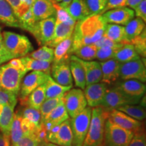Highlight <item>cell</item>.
I'll return each mask as SVG.
<instances>
[{"label": "cell", "instance_id": "cell-1", "mask_svg": "<svg viewBox=\"0 0 146 146\" xmlns=\"http://www.w3.org/2000/svg\"><path fill=\"white\" fill-rule=\"evenodd\" d=\"M106 25L101 14H93L76 22L72 33L71 54L83 45L98 41L104 34Z\"/></svg>", "mask_w": 146, "mask_h": 146}, {"label": "cell", "instance_id": "cell-2", "mask_svg": "<svg viewBox=\"0 0 146 146\" xmlns=\"http://www.w3.org/2000/svg\"><path fill=\"white\" fill-rule=\"evenodd\" d=\"M27 71L21 58H14L0 66V87L18 96L23 77Z\"/></svg>", "mask_w": 146, "mask_h": 146}, {"label": "cell", "instance_id": "cell-3", "mask_svg": "<svg viewBox=\"0 0 146 146\" xmlns=\"http://www.w3.org/2000/svg\"><path fill=\"white\" fill-rule=\"evenodd\" d=\"M108 112L103 108H93L90 123L83 146H103L106 120Z\"/></svg>", "mask_w": 146, "mask_h": 146}, {"label": "cell", "instance_id": "cell-4", "mask_svg": "<svg viewBox=\"0 0 146 146\" xmlns=\"http://www.w3.org/2000/svg\"><path fill=\"white\" fill-rule=\"evenodd\" d=\"M5 49L14 58L26 56L33 50V47L26 36L10 31L2 33Z\"/></svg>", "mask_w": 146, "mask_h": 146}, {"label": "cell", "instance_id": "cell-5", "mask_svg": "<svg viewBox=\"0 0 146 146\" xmlns=\"http://www.w3.org/2000/svg\"><path fill=\"white\" fill-rule=\"evenodd\" d=\"M135 133L115 125L107 118L105 123L103 146H127Z\"/></svg>", "mask_w": 146, "mask_h": 146}, {"label": "cell", "instance_id": "cell-6", "mask_svg": "<svg viewBox=\"0 0 146 146\" xmlns=\"http://www.w3.org/2000/svg\"><path fill=\"white\" fill-rule=\"evenodd\" d=\"M92 108L86 107L75 117L70 119L72 133V146H83L88 131Z\"/></svg>", "mask_w": 146, "mask_h": 146}, {"label": "cell", "instance_id": "cell-7", "mask_svg": "<svg viewBox=\"0 0 146 146\" xmlns=\"http://www.w3.org/2000/svg\"><path fill=\"white\" fill-rule=\"evenodd\" d=\"M141 98H134L125 94L116 87L110 89H107L103 102L100 106L107 112L113 110H117L118 108L125 105H135L140 102Z\"/></svg>", "mask_w": 146, "mask_h": 146}, {"label": "cell", "instance_id": "cell-8", "mask_svg": "<svg viewBox=\"0 0 146 146\" xmlns=\"http://www.w3.org/2000/svg\"><path fill=\"white\" fill-rule=\"evenodd\" d=\"M62 101L69 117H75L87 107V103L81 89H72L65 93Z\"/></svg>", "mask_w": 146, "mask_h": 146}, {"label": "cell", "instance_id": "cell-9", "mask_svg": "<svg viewBox=\"0 0 146 146\" xmlns=\"http://www.w3.org/2000/svg\"><path fill=\"white\" fill-rule=\"evenodd\" d=\"M119 76L123 80L136 79L145 83L146 68L143 58L120 64Z\"/></svg>", "mask_w": 146, "mask_h": 146}, {"label": "cell", "instance_id": "cell-10", "mask_svg": "<svg viewBox=\"0 0 146 146\" xmlns=\"http://www.w3.org/2000/svg\"><path fill=\"white\" fill-rule=\"evenodd\" d=\"M56 15L36 22L29 31L35 36L39 45H46L52 39L54 35Z\"/></svg>", "mask_w": 146, "mask_h": 146}, {"label": "cell", "instance_id": "cell-11", "mask_svg": "<svg viewBox=\"0 0 146 146\" xmlns=\"http://www.w3.org/2000/svg\"><path fill=\"white\" fill-rule=\"evenodd\" d=\"M46 141L61 146H72V133L70 118L47 131Z\"/></svg>", "mask_w": 146, "mask_h": 146}, {"label": "cell", "instance_id": "cell-12", "mask_svg": "<svg viewBox=\"0 0 146 146\" xmlns=\"http://www.w3.org/2000/svg\"><path fill=\"white\" fill-rule=\"evenodd\" d=\"M50 74L41 71H32L22 81L19 91V98L22 104H24L29 95L39 85L45 83Z\"/></svg>", "mask_w": 146, "mask_h": 146}, {"label": "cell", "instance_id": "cell-13", "mask_svg": "<svg viewBox=\"0 0 146 146\" xmlns=\"http://www.w3.org/2000/svg\"><path fill=\"white\" fill-rule=\"evenodd\" d=\"M101 15L106 23L125 26L134 18L135 12L133 9L127 6H123L111 9Z\"/></svg>", "mask_w": 146, "mask_h": 146}, {"label": "cell", "instance_id": "cell-14", "mask_svg": "<svg viewBox=\"0 0 146 146\" xmlns=\"http://www.w3.org/2000/svg\"><path fill=\"white\" fill-rule=\"evenodd\" d=\"M108 118L118 127L132 131L134 133L141 131L143 127V124L141 121L131 117L118 110H113L109 112Z\"/></svg>", "mask_w": 146, "mask_h": 146}, {"label": "cell", "instance_id": "cell-15", "mask_svg": "<svg viewBox=\"0 0 146 146\" xmlns=\"http://www.w3.org/2000/svg\"><path fill=\"white\" fill-rule=\"evenodd\" d=\"M84 91L87 105L91 108L100 106L107 91L106 84L97 83L86 85Z\"/></svg>", "mask_w": 146, "mask_h": 146}, {"label": "cell", "instance_id": "cell-16", "mask_svg": "<svg viewBox=\"0 0 146 146\" xmlns=\"http://www.w3.org/2000/svg\"><path fill=\"white\" fill-rule=\"evenodd\" d=\"M69 115L67 112L65 106L62 99L57 106L52 110V111L41 121L47 132L53 128L57 127L62 123L66 120L68 119Z\"/></svg>", "mask_w": 146, "mask_h": 146}, {"label": "cell", "instance_id": "cell-17", "mask_svg": "<svg viewBox=\"0 0 146 146\" xmlns=\"http://www.w3.org/2000/svg\"><path fill=\"white\" fill-rule=\"evenodd\" d=\"M69 62H63L58 64H53L51 68L50 74L55 81L63 86L72 85V76L71 74Z\"/></svg>", "mask_w": 146, "mask_h": 146}, {"label": "cell", "instance_id": "cell-18", "mask_svg": "<svg viewBox=\"0 0 146 146\" xmlns=\"http://www.w3.org/2000/svg\"><path fill=\"white\" fill-rule=\"evenodd\" d=\"M31 8L36 22L55 16L56 13L54 3L50 0H34Z\"/></svg>", "mask_w": 146, "mask_h": 146}, {"label": "cell", "instance_id": "cell-19", "mask_svg": "<svg viewBox=\"0 0 146 146\" xmlns=\"http://www.w3.org/2000/svg\"><path fill=\"white\" fill-rule=\"evenodd\" d=\"M83 67L86 78V85L102 81V69L100 62L91 60H83L76 57Z\"/></svg>", "mask_w": 146, "mask_h": 146}, {"label": "cell", "instance_id": "cell-20", "mask_svg": "<svg viewBox=\"0 0 146 146\" xmlns=\"http://www.w3.org/2000/svg\"><path fill=\"white\" fill-rule=\"evenodd\" d=\"M120 64L117 60L110 59L100 62L102 69V81L106 84H111L119 76Z\"/></svg>", "mask_w": 146, "mask_h": 146}, {"label": "cell", "instance_id": "cell-21", "mask_svg": "<svg viewBox=\"0 0 146 146\" xmlns=\"http://www.w3.org/2000/svg\"><path fill=\"white\" fill-rule=\"evenodd\" d=\"M74 28L73 25L63 23L56 18L54 35L51 41L46 45L52 48L55 47L60 42L72 35Z\"/></svg>", "mask_w": 146, "mask_h": 146}, {"label": "cell", "instance_id": "cell-22", "mask_svg": "<svg viewBox=\"0 0 146 146\" xmlns=\"http://www.w3.org/2000/svg\"><path fill=\"white\" fill-rule=\"evenodd\" d=\"M117 88L128 96L141 98L145 93V85L143 82L136 79L125 80L116 86Z\"/></svg>", "mask_w": 146, "mask_h": 146}, {"label": "cell", "instance_id": "cell-23", "mask_svg": "<svg viewBox=\"0 0 146 146\" xmlns=\"http://www.w3.org/2000/svg\"><path fill=\"white\" fill-rule=\"evenodd\" d=\"M64 9L76 22L82 21L91 15L85 0H72Z\"/></svg>", "mask_w": 146, "mask_h": 146}, {"label": "cell", "instance_id": "cell-24", "mask_svg": "<svg viewBox=\"0 0 146 146\" xmlns=\"http://www.w3.org/2000/svg\"><path fill=\"white\" fill-rule=\"evenodd\" d=\"M72 43V35L64 40L55 47L54 50V60L53 64H58L63 62L70 61V58L72 56L70 52L71 45Z\"/></svg>", "mask_w": 146, "mask_h": 146}, {"label": "cell", "instance_id": "cell-25", "mask_svg": "<svg viewBox=\"0 0 146 146\" xmlns=\"http://www.w3.org/2000/svg\"><path fill=\"white\" fill-rule=\"evenodd\" d=\"M69 66H70L71 74L74 79L75 85L78 88L84 89L86 87L85 70L81 63L76 60L75 56L72 55L70 56Z\"/></svg>", "mask_w": 146, "mask_h": 146}, {"label": "cell", "instance_id": "cell-26", "mask_svg": "<svg viewBox=\"0 0 146 146\" xmlns=\"http://www.w3.org/2000/svg\"><path fill=\"white\" fill-rule=\"evenodd\" d=\"M0 23L8 27L20 28L18 18L6 0H0Z\"/></svg>", "mask_w": 146, "mask_h": 146}, {"label": "cell", "instance_id": "cell-27", "mask_svg": "<svg viewBox=\"0 0 146 146\" xmlns=\"http://www.w3.org/2000/svg\"><path fill=\"white\" fill-rule=\"evenodd\" d=\"M139 58H141V57L131 43H124L118 50L115 52L113 57V59L117 60L119 63H125Z\"/></svg>", "mask_w": 146, "mask_h": 146}, {"label": "cell", "instance_id": "cell-28", "mask_svg": "<svg viewBox=\"0 0 146 146\" xmlns=\"http://www.w3.org/2000/svg\"><path fill=\"white\" fill-rule=\"evenodd\" d=\"M14 107L3 105L0 112V131L3 135L10 137L11 127L14 118Z\"/></svg>", "mask_w": 146, "mask_h": 146}, {"label": "cell", "instance_id": "cell-29", "mask_svg": "<svg viewBox=\"0 0 146 146\" xmlns=\"http://www.w3.org/2000/svg\"><path fill=\"white\" fill-rule=\"evenodd\" d=\"M20 58H21L22 63L27 72L29 71H41V72H45L50 75L51 68H52L51 64L52 63L34 59L29 56H24V57Z\"/></svg>", "mask_w": 146, "mask_h": 146}, {"label": "cell", "instance_id": "cell-30", "mask_svg": "<svg viewBox=\"0 0 146 146\" xmlns=\"http://www.w3.org/2000/svg\"><path fill=\"white\" fill-rule=\"evenodd\" d=\"M145 23L140 18H133L125 25V42L130 43L132 39L140 35L145 29Z\"/></svg>", "mask_w": 146, "mask_h": 146}, {"label": "cell", "instance_id": "cell-31", "mask_svg": "<svg viewBox=\"0 0 146 146\" xmlns=\"http://www.w3.org/2000/svg\"><path fill=\"white\" fill-rule=\"evenodd\" d=\"M72 87V85L70 86H63L56 82L52 78V76H49L48 78L45 83V99L53 98L62 96L70 90Z\"/></svg>", "mask_w": 146, "mask_h": 146}, {"label": "cell", "instance_id": "cell-32", "mask_svg": "<svg viewBox=\"0 0 146 146\" xmlns=\"http://www.w3.org/2000/svg\"><path fill=\"white\" fill-rule=\"evenodd\" d=\"M104 35L115 43H126L125 27L122 25L106 23Z\"/></svg>", "mask_w": 146, "mask_h": 146}, {"label": "cell", "instance_id": "cell-33", "mask_svg": "<svg viewBox=\"0 0 146 146\" xmlns=\"http://www.w3.org/2000/svg\"><path fill=\"white\" fill-rule=\"evenodd\" d=\"M45 100V83L39 85L33 91L25 100L24 104L33 108L39 110L40 107Z\"/></svg>", "mask_w": 146, "mask_h": 146}, {"label": "cell", "instance_id": "cell-34", "mask_svg": "<svg viewBox=\"0 0 146 146\" xmlns=\"http://www.w3.org/2000/svg\"><path fill=\"white\" fill-rule=\"evenodd\" d=\"M22 115L21 112H16L14 114L13 121L10 131V141L12 145H14L25 136L23 128L21 126Z\"/></svg>", "mask_w": 146, "mask_h": 146}, {"label": "cell", "instance_id": "cell-35", "mask_svg": "<svg viewBox=\"0 0 146 146\" xmlns=\"http://www.w3.org/2000/svg\"><path fill=\"white\" fill-rule=\"evenodd\" d=\"M117 110L139 121L145 118V110L142 106L125 105L118 108Z\"/></svg>", "mask_w": 146, "mask_h": 146}, {"label": "cell", "instance_id": "cell-36", "mask_svg": "<svg viewBox=\"0 0 146 146\" xmlns=\"http://www.w3.org/2000/svg\"><path fill=\"white\" fill-rule=\"evenodd\" d=\"M98 47L95 44L83 45L72 53L74 56L83 60H93L96 58Z\"/></svg>", "mask_w": 146, "mask_h": 146}, {"label": "cell", "instance_id": "cell-37", "mask_svg": "<svg viewBox=\"0 0 146 146\" xmlns=\"http://www.w3.org/2000/svg\"><path fill=\"white\" fill-rule=\"evenodd\" d=\"M29 57L52 63L54 57V49L47 45H42V47L37 50L29 54Z\"/></svg>", "mask_w": 146, "mask_h": 146}, {"label": "cell", "instance_id": "cell-38", "mask_svg": "<svg viewBox=\"0 0 146 146\" xmlns=\"http://www.w3.org/2000/svg\"><path fill=\"white\" fill-rule=\"evenodd\" d=\"M64 95L56 97V98H49V99L45 100V101L43 102V103L42 104V105L39 108L40 113H41V121L44 120V118L52 112L53 109H54L57 106V105L62 99Z\"/></svg>", "mask_w": 146, "mask_h": 146}, {"label": "cell", "instance_id": "cell-39", "mask_svg": "<svg viewBox=\"0 0 146 146\" xmlns=\"http://www.w3.org/2000/svg\"><path fill=\"white\" fill-rule=\"evenodd\" d=\"M130 43L133 45L135 50L139 55L140 57L145 58L146 56V33L145 29L140 35L132 39Z\"/></svg>", "mask_w": 146, "mask_h": 146}, {"label": "cell", "instance_id": "cell-40", "mask_svg": "<svg viewBox=\"0 0 146 146\" xmlns=\"http://www.w3.org/2000/svg\"><path fill=\"white\" fill-rule=\"evenodd\" d=\"M20 112H21V115L24 118H27L29 121L31 122L34 125H35L36 127H40L41 123V118L39 110L35 109L33 108L27 106L25 108Z\"/></svg>", "mask_w": 146, "mask_h": 146}, {"label": "cell", "instance_id": "cell-41", "mask_svg": "<svg viewBox=\"0 0 146 146\" xmlns=\"http://www.w3.org/2000/svg\"><path fill=\"white\" fill-rule=\"evenodd\" d=\"M18 20L19 22L20 28L29 32L31 30L36 23L31 8L28 9L21 17L18 18Z\"/></svg>", "mask_w": 146, "mask_h": 146}, {"label": "cell", "instance_id": "cell-42", "mask_svg": "<svg viewBox=\"0 0 146 146\" xmlns=\"http://www.w3.org/2000/svg\"><path fill=\"white\" fill-rule=\"evenodd\" d=\"M91 15L102 14L106 6L108 0H85Z\"/></svg>", "mask_w": 146, "mask_h": 146}, {"label": "cell", "instance_id": "cell-43", "mask_svg": "<svg viewBox=\"0 0 146 146\" xmlns=\"http://www.w3.org/2000/svg\"><path fill=\"white\" fill-rule=\"evenodd\" d=\"M18 96L11 91L0 87V104L8 105L15 108L17 104Z\"/></svg>", "mask_w": 146, "mask_h": 146}, {"label": "cell", "instance_id": "cell-44", "mask_svg": "<svg viewBox=\"0 0 146 146\" xmlns=\"http://www.w3.org/2000/svg\"><path fill=\"white\" fill-rule=\"evenodd\" d=\"M43 143L40 141L36 134L26 135L18 141L16 144L12 146H39Z\"/></svg>", "mask_w": 146, "mask_h": 146}, {"label": "cell", "instance_id": "cell-45", "mask_svg": "<svg viewBox=\"0 0 146 146\" xmlns=\"http://www.w3.org/2000/svg\"><path fill=\"white\" fill-rule=\"evenodd\" d=\"M6 1L9 3L11 8H12L18 19L28 9L30 8L28 6H27L22 0H6Z\"/></svg>", "mask_w": 146, "mask_h": 146}, {"label": "cell", "instance_id": "cell-46", "mask_svg": "<svg viewBox=\"0 0 146 146\" xmlns=\"http://www.w3.org/2000/svg\"><path fill=\"white\" fill-rule=\"evenodd\" d=\"M116 51V49L112 48V47H100V48H98V50H97L96 58L102 62L106 61V60L110 59H112Z\"/></svg>", "mask_w": 146, "mask_h": 146}, {"label": "cell", "instance_id": "cell-47", "mask_svg": "<svg viewBox=\"0 0 146 146\" xmlns=\"http://www.w3.org/2000/svg\"><path fill=\"white\" fill-rule=\"evenodd\" d=\"M94 44L96 45V46L98 47V48L103 47H109L116 49V50H117L124 44V43H115V42L112 41V40H110L108 37H106L105 35H103L98 41L96 42Z\"/></svg>", "mask_w": 146, "mask_h": 146}, {"label": "cell", "instance_id": "cell-48", "mask_svg": "<svg viewBox=\"0 0 146 146\" xmlns=\"http://www.w3.org/2000/svg\"><path fill=\"white\" fill-rule=\"evenodd\" d=\"M127 146H146L145 135L142 131L137 132Z\"/></svg>", "mask_w": 146, "mask_h": 146}, {"label": "cell", "instance_id": "cell-49", "mask_svg": "<svg viewBox=\"0 0 146 146\" xmlns=\"http://www.w3.org/2000/svg\"><path fill=\"white\" fill-rule=\"evenodd\" d=\"M135 16L140 18L143 21L146 22V0H142L137 6L133 9Z\"/></svg>", "mask_w": 146, "mask_h": 146}, {"label": "cell", "instance_id": "cell-50", "mask_svg": "<svg viewBox=\"0 0 146 146\" xmlns=\"http://www.w3.org/2000/svg\"><path fill=\"white\" fill-rule=\"evenodd\" d=\"M125 1L126 0H108L107 5L106 6L104 10L103 13H104L108 10H111V9L125 6Z\"/></svg>", "mask_w": 146, "mask_h": 146}, {"label": "cell", "instance_id": "cell-51", "mask_svg": "<svg viewBox=\"0 0 146 146\" xmlns=\"http://www.w3.org/2000/svg\"><path fill=\"white\" fill-rule=\"evenodd\" d=\"M0 55H10L5 49L3 43L2 36V27H0ZM12 56V55H11Z\"/></svg>", "mask_w": 146, "mask_h": 146}, {"label": "cell", "instance_id": "cell-52", "mask_svg": "<svg viewBox=\"0 0 146 146\" xmlns=\"http://www.w3.org/2000/svg\"><path fill=\"white\" fill-rule=\"evenodd\" d=\"M10 137L3 135L0 133V146H10Z\"/></svg>", "mask_w": 146, "mask_h": 146}, {"label": "cell", "instance_id": "cell-53", "mask_svg": "<svg viewBox=\"0 0 146 146\" xmlns=\"http://www.w3.org/2000/svg\"><path fill=\"white\" fill-rule=\"evenodd\" d=\"M142 0H126L125 6L127 5L131 9H134L139 3Z\"/></svg>", "mask_w": 146, "mask_h": 146}, {"label": "cell", "instance_id": "cell-54", "mask_svg": "<svg viewBox=\"0 0 146 146\" xmlns=\"http://www.w3.org/2000/svg\"><path fill=\"white\" fill-rule=\"evenodd\" d=\"M12 59H14V57L11 55H0V66Z\"/></svg>", "mask_w": 146, "mask_h": 146}, {"label": "cell", "instance_id": "cell-55", "mask_svg": "<svg viewBox=\"0 0 146 146\" xmlns=\"http://www.w3.org/2000/svg\"><path fill=\"white\" fill-rule=\"evenodd\" d=\"M72 1V0H61V1H60V3H58V4L60 6H61L62 8H66L69 4H70Z\"/></svg>", "mask_w": 146, "mask_h": 146}, {"label": "cell", "instance_id": "cell-56", "mask_svg": "<svg viewBox=\"0 0 146 146\" xmlns=\"http://www.w3.org/2000/svg\"><path fill=\"white\" fill-rule=\"evenodd\" d=\"M45 146H61V145H56V144L50 143V142H47V143H45Z\"/></svg>", "mask_w": 146, "mask_h": 146}, {"label": "cell", "instance_id": "cell-57", "mask_svg": "<svg viewBox=\"0 0 146 146\" xmlns=\"http://www.w3.org/2000/svg\"><path fill=\"white\" fill-rule=\"evenodd\" d=\"M50 1L53 3H60L61 0H50Z\"/></svg>", "mask_w": 146, "mask_h": 146}, {"label": "cell", "instance_id": "cell-58", "mask_svg": "<svg viewBox=\"0 0 146 146\" xmlns=\"http://www.w3.org/2000/svg\"><path fill=\"white\" fill-rule=\"evenodd\" d=\"M45 143L44 144H43V145H41V144H40V145H39V146H45Z\"/></svg>", "mask_w": 146, "mask_h": 146}]
</instances>
